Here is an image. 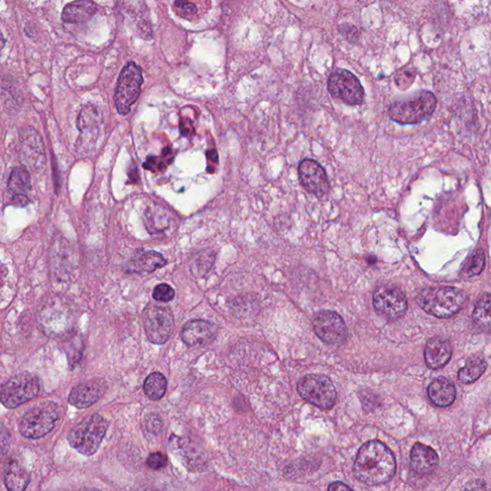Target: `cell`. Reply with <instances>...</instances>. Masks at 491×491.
I'll return each instance as SVG.
<instances>
[{
  "mask_svg": "<svg viewBox=\"0 0 491 491\" xmlns=\"http://www.w3.org/2000/svg\"><path fill=\"white\" fill-rule=\"evenodd\" d=\"M217 328L213 323L204 320H193L183 325V342L190 347H201L210 344L214 340Z\"/></svg>",
  "mask_w": 491,
  "mask_h": 491,
  "instance_id": "cell-15",
  "label": "cell"
},
{
  "mask_svg": "<svg viewBox=\"0 0 491 491\" xmlns=\"http://www.w3.org/2000/svg\"><path fill=\"white\" fill-rule=\"evenodd\" d=\"M473 320L484 329H491V295L485 294L477 301L473 311Z\"/></svg>",
  "mask_w": 491,
  "mask_h": 491,
  "instance_id": "cell-25",
  "label": "cell"
},
{
  "mask_svg": "<svg viewBox=\"0 0 491 491\" xmlns=\"http://www.w3.org/2000/svg\"><path fill=\"white\" fill-rule=\"evenodd\" d=\"M170 442H171L173 450L176 452L187 468L200 469L203 468L206 465V454L198 445L194 444L188 439L180 438H174Z\"/></svg>",
  "mask_w": 491,
  "mask_h": 491,
  "instance_id": "cell-16",
  "label": "cell"
},
{
  "mask_svg": "<svg viewBox=\"0 0 491 491\" xmlns=\"http://www.w3.org/2000/svg\"><path fill=\"white\" fill-rule=\"evenodd\" d=\"M40 392V381L36 375L23 372L13 375L1 386V403L8 409L18 408Z\"/></svg>",
  "mask_w": 491,
  "mask_h": 491,
  "instance_id": "cell-7",
  "label": "cell"
},
{
  "mask_svg": "<svg viewBox=\"0 0 491 491\" xmlns=\"http://www.w3.org/2000/svg\"><path fill=\"white\" fill-rule=\"evenodd\" d=\"M166 463L167 458L163 452L152 453V454L149 455L146 461L148 468L155 469V470L164 468Z\"/></svg>",
  "mask_w": 491,
  "mask_h": 491,
  "instance_id": "cell-31",
  "label": "cell"
},
{
  "mask_svg": "<svg viewBox=\"0 0 491 491\" xmlns=\"http://www.w3.org/2000/svg\"><path fill=\"white\" fill-rule=\"evenodd\" d=\"M298 392L302 398L320 409H330L336 402V388L325 375H306L299 380Z\"/></svg>",
  "mask_w": 491,
  "mask_h": 491,
  "instance_id": "cell-8",
  "label": "cell"
},
{
  "mask_svg": "<svg viewBox=\"0 0 491 491\" xmlns=\"http://www.w3.org/2000/svg\"><path fill=\"white\" fill-rule=\"evenodd\" d=\"M313 328L316 335L328 345H342L347 338V325L336 312L318 313L313 320Z\"/></svg>",
  "mask_w": 491,
  "mask_h": 491,
  "instance_id": "cell-12",
  "label": "cell"
},
{
  "mask_svg": "<svg viewBox=\"0 0 491 491\" xmlns=\"http://www.w3.org/2000/svg\"><path fill=\"white\" fill-rule=\"evenodd\" d=\"M8 188L11 192L18 195L31 190L30 174L23 167H16L11 174Z\"/></svg>",
  "mask_w": 491,
  "mask_h": 491,
  "instance_id": "cell-26",
  "label": "cell"
},
{
  "mask_svg": "<svg viewBox=\"0 0 491 491\" xmlns=\"http://www.w3.org/2000/svg\"><path fill=\"white\" fill-rule=\"evenodd\" d=\"M430 400L439 407H449L456 398V388L450 380L445 377H438L431 382L428 387Z\"/></svg>",
  "mask_w": 491,
  "mask_h": 491,
  "instance_id": "cell-20",
  "label": "cell"
},
{
  "mask_svg": "<svg viewBox=\"0 0 491 491\" xmlns=\"http://www.w3.org/2000/svg\"><path fill=\"white\" fill-rule=\"evenodd\" d=\"M451 356L452 347L447 340L433 338L426 345L424 359L429 369H441L449 362Z\"/></svg>",
  "mask_w": 491,
  "mask_h": 491,
  "instance_id": "cell-17",
  "label": "cell"
},
{
  "mask_svg": "<svg viewBox=\"0 0 491 491\" xmlns=\"http://www.w3.org/2000/svg\"><path fill=\"white\" fill-rule=\"evenodd\" d=\"M180 129L183 136L185 137L191 136L194 132L192 123L190 120H183Z\"/></svg>",
  "mask_w": 491,
  "mask_h": 491,
  "instance_id": "cell-35",
  "label": "cell"
},
{
  "mask_svg": "<svg viewBox=\"0 0 491 491\" xmlns=\"http://www.w3.org/2000/svg\"><path fill=\"white\" fill-rule=\"evenodd\" d=\"M153 298L156 301L161 302H169L175 298V291L171 286L163 283L156 285L153 291Z\"/></svg>",
  "mask_w": 491,
  "mask_h": 491,
  "instance_id": "cell-30",
  "label": "cell"
},
{
  "mask_svg": "<svg viewBox=\"0 0 491 491\" xmlns=\"http://www.w3.org/2000/svg\"><path fill=\"white\" fill-rule=\"evenodd\" d=\"M29 203V200L27 198L26 196H24L23 194H18V195H15L13 199V204H15L16 207H25L27 204Z\"/></svg>",
  "mask_w": 491,
  "mask_h": 491,
  "instance_id": "cell-36",
  "label": "cell"
},
{
  "mask_svg": "<svg viewBox=\"0 0 491 491\" xmlns=\"http://www.w3.org/2000/svg\"><path fill=\"white\" fill-rule=\"evenodd\" d=\"M61 415V407L55 402H42L23 415L18 423V431L24 438L42 439L53 430Z\"/></svg>",
  "mask_w": 491,
  "mask_h": 491,
  "instance_id": "cell-3",
  "label": "cell"
},
{
  "mask_svg": "<svg viewBox=\"0 0 491 491\" xmlns=\"http://www.w3.org/2000/svg\"><path fill=\"white\" fill-rule=\"evenodd\" d=\"M145 425H146L147 430L150 433L156 434L160 433L161 427H163V422H161V417L156 415H148L146 420H145Z\"/></svg>",
  "mask_w": 491,
  "mask_h": 491,
  "instance_id": "cell-32",
  "label": "cell"
},
{
  "mask_svg": "<svg viewBox=\"0 0 491 491\" xmlns=\"http://www.w3.org/2000/svg\"><path fill=\"white\" fill-rule=\"evenodd\" d=\"M415 78V71L412 69H402L398 70L395 74V81L396 86L400 90H406L414 82Z\"/></svg>",
  "mask_w": 491,
  "mask_h": 491,
  "instance_id": "cell-29",
  "label": "cell"
},
{
  "mask_svg": "<svg viewBox=\"0 0 491 491\" xmlns=\"http://www.w3.org/2000/svg\"><path fill=\"white\" fill-rule=\"evenodd\" d=\"M97 12V5L91 0H76L66 5L62 20L70 24L83 23L90 21Z\"/></svg>",
  "mask_w": 491,
  "mask_h": 491,
  "instance_id": "cell-19",
  "label": "cell"
},
{
  "mask_svg": "<svg viewBox=\"0 0 491 491\" xmlns=\"http://www.w3.org/2000/svg\"><path fill=\"white\" fill-rule=\"evenodd\" d=\"M410 460L412 468L420 474L430 473L439 463V457L435 450L420 442L412 446Z\"/></svg>",
  "mask_w": 491,
  "mask_h": 491,
  "instance_id": "cell-18",
  "label": "cell"
},
{
  "mask_svg": "<svg viewBox=\"0 0 491 491\" xmlns=\"http://www.w3.org/2000/svg\"><path fill=\"white\" fill-rule=\"evenodd\" d=\"M328 91L336 98L349 105L363 103L365 91L354 74L345 69H336L328 79Z\"/></svg>",
  "mask_w": 491,
  "mask_h": 491,
  "instance_id": "cell-10",
  "label": "cell"
},
{
  "mask_svg": "<svg viewBox=\"0 0 491 491\" xmlns=\"http://www.w3.org/2000/svg\"><path fill=\"white\" fill-rule=\"evenodd\" d=\"M108 426L107 420L102 415H88L69 432L67 441L70 446L80 454L88 457L93 456L98 451L106 436Z\"/></svg>",
  "mask_w": 491,
  "mask_h": 491,
  "instance_id": "cell-4",
  "label": "cell"
},
{
  "mask_svg": "<svg viewBox=\"0 0 491 491\" xmlns=\"http://www.w3.org/2000/svg\"><path fill=\"white\" fill-rule=\"evenodd\" d=\"M299 177L304 188L316 196L325 195L330 188L325 169L311 158H306L299 163Z\"/></svg>",
  "mask_w": 491,
  "mask_h": 491,
  "instance_id": "cell-13",
  "label": "cell"
},
{
  "mask_svg": "<svg viewBox=\"0 0 491 491\" xmlns=\"http://www.w3.org/2000/svg\"><path fill=\"white\" fill-rule=\"evenodd\" d=\"M143 326L150 342L166 344L174 331V315L168 307L154 304L148 306L143 313Z\"/></svg>",
  "mask_w": 491,
  "mask_h": 491,
  "instance_id": "cell-9",
  "label": "cell"
},
{
  "mask_svg": "<svg viewBox=\"0 0 491 491\" xmlns=\"http://www.w3.org/2000/svg\"><path fill=\"white\" fill-rule=\"evenodd\" d=\"M487 369V362L479 356H473L466 361V365L458 371V379L466 384H471L478 380Z\"/></svg>",
  "mask_w": 491,
  "mask_h": 491,
  "instance_id": "cell-23",
  "label": "cell"
},
{
  "mask_svg": "<svg viewBox=\"0 0 491 491\" xmlns=\"http://www.w3.org/2000/svg\"><path fill=\"white\" fill-rule=\"evenodd\" d=\"M329 490H350L352 488L349 485H345L344 483L336 482L329 485Z\"/></svg>",
  "mask_w": 491,
  "mask_h": 491,
  "instance_id": "cell-37",
  "label": "cell"
},
{
  "mask_svg": "<svg viewBox=\"0 0 491 491\" xmlns=\"http://www.w3.org/2000/svg\"><path fill=\"white\" fill-rule=\"evenodd\" d=\"M468 296L465 291L455 287L427 288L418 294V306L435 317L450 318L465 306Z\"/></svg>",
  "mask_w": 491,
  "mask_h": 491,
  "instance_id": "cell-2",
  "label": "cell"
},
{
  "mask_svg": "<svg viewBox=\"0 0 491 491\" xmlns=\"http://www.w3.org/2000/svg\"><path fill=\"white\" fill-rule=\"evenodd\" d=\"M145 395L151 400H160L166 395L167 390V379L161 372H153L148 375L145 379L144 386Z\"/></svg>",
  "mask_w": 491,
  "mask_h": 491,
  "instance_id": "cell-24",
  "label": "cell"
},
{
  "mask_svg": "<svg viewBox=\"0 0 491 491\" xmlns=\"http://www.w3.org/2000/svg\"><path fill=\"white\" fill-rule=\"evenodd\" d=\"M142 83L141 67L134 62H129L121 70L115 88V107L120 115H126L131 112L132 106L139 98Z\"/></svg>",
  "mask_w": 491,
  "mask_h": 491,
  "instance_id": "cell-6",
  "label": "cell"
},
{
  "mask_svg": "<svg viewBox=\"0 0 491 491\" xmlns=\"http://www.w3.org/2000/svg\"><path fill=\"white\" fill-rule=\"evenodd\" d=\"M176 6L185 16H194L197 13L196 5L190 2V0H177Z\"/></svg>",
  "mask_w": 491,
  "mask_h": 491,
  "instance_id": "cell-33",
  "label": "cell"
},
{
  "mask_svg": "<svg viewBox=\"0 0 491 491\" xmlns=\"http://www.w3.org/2000/svg\"><path fill=\"white\" fill-rule=\"evenodd\" d=\"M437 99L430 91H420L410 98L396 101L388 110V115L401 125L422 122L435 112Z\"/></svg>",
  "mask_w": 491,
  "mask_h": 491,
  "instance_id": "cell-5",
  "label": "cell"
},
{
  "mask_svg": "<svg viewBox=\"0 0 491 491\" xmlns=\"http://www.w3.org/2000/svg\"><path fill=\"white\" fill-rule=\"evenodd\" d=\"M340 30H341V33L344 35L347 40H350V42H352L353 39L356 40L358 37V29L354 26L345 24V25L341 26Z\"/></svg>",
  "mask_w": 491,
  "mask_h": 491,
  "instance_id": "cell-34",
  "label": "cell"
},
{
  "mask_svg": "<svg viewBox=\"0 0 491 491\" xmlns=\"http://www.w3.org/2000/svg\"><path fill=\"white\" fill-rule=\"evenodd\" d=\"M395 456L379 441L366 442L361 447L353 468L356 478L369 485L385 484L395 476Z\"/></svg>",
  "mask_w": 491,
  "mask_h": 491,
  "instance_id": "cell-1",
  "label": "cell"
},
{
  "mask_svg": "<svg viewBox=\"0 0 491 491\" xmlns=\"http://www.w3.org/2000/svg\"><path fill=\"white\" fill-rule=\"evenodd\" d=\"M485 258L483 250L480 249L472 253L466 261L465 265L461 270L463 276L473 277L481 274L485 268Z\"/></svg>",
  "mask_w": 491,
  "mask_h": 491,
  "instance_id": "cell-27",
  "label": "cell"
},
{
  "mask_svg": "<svg viewBox=\"0 0 491 491\" xmlns=\"http://www.w3.org/2000/svg\"><path fill=\"white\" fill-rule=\"evenodd\" d=\"M173 160V156L171 155V150L166 148L163 151V156H149L147 158L146 163H144V168L150 170V171H163V170L166 168V166L171 163Z\"/></svg>",
  "mask_w": 491,
  "mask_h": 491,
  "instance_id": "cell-28",
  "label": "cell"
},
{
  "mask_svg": "<svg viewBox=\"0 0 491 491\" xmlns=\"http://www.w3.org/2000/svg\"><path fill=\"white\" fill-rule=\"evenodd\" d=\"M4 482L10 491L25 490L30 483V474L18 461L12 460L7 463Z\"/></svg>",
  "mask_w": 491,
  "mask_h": 491,
  "instance_id": "cell-21",
  "label": "cell"
},
{
  "mask_svg": "<svg viewBox=\"0 0 491 491\" xmlns=\"http://www.w3.org/2000/svg\"><path fill=\"white\" fill-rule=\"evenodd\" d=\"M376 312L388 320H398L405 314L407 299L400 289L395 286H381L375 291L372 298Z\"/></svg>",
  "mask_w": 491,
  "mask_h": 491,
  "instance_id": "cell-11",
  "label": "cell"
},
{
  "mask_svg": "<svg viewBox=\"0 0 491 491\" xmlns=\"http://www.w3.org/2000/svg\"><path fill=\"white\" fill-rule=\"evenodd\" d=\"M166 259L160 253L149 250L134 258L128 265V271L132 272H153L166 266Z\"/></svg>",
  "mask_w": 491,
  "mask_h": 491,
  "instance_id": "cell-22",
  "label": "cell"
},
{
  "mask_svg": "<svg viewBox=\"0 0 491 491\" xmlns=\"http://www.w3.org/2000/svg\"><path fill=\"white\" fill-rule=\"evenodd\" d=\"M107 390V382L104 379L86 380L72 388L69 395V404L78 409L88 408L103 398Z\"/></svg>",
  "mask_w": 491,
  "mask_h": 491,
  "instance_id": "cell-14",
  "label": "cell"
}]
</instances>
